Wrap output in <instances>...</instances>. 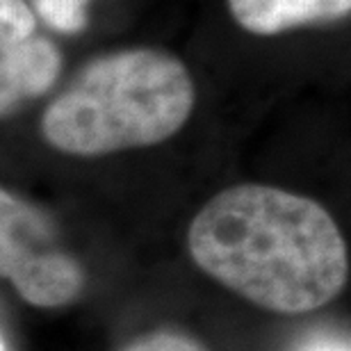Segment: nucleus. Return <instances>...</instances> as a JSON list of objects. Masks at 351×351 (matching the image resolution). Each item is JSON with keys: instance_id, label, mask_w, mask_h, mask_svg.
Instances as JSON below:
<instances>
[{"instance_id": "nucleus-1", "label": "nucleus", "mask_w": 351, "mask_h": 351, "mask_svg": "<svg viewBox=\"0 0 351 351\" xmlns=\"http://www.w3.org/2000/svg\"><path fill=\"white\" fill-rule=\"evenodd\" d=\"M187 247L210 278L278 315L319 311L349 278L347 242L331 213L261 182L215 194L189 223Z\"/></svg>"}, {"instance_id": "nucleus-8", "label": "nucleus", "mask_w": 351, "mask_h": 351, "mask_svg": "<svg viewBox=\"0 0 351 351\" xmlns=\"http://www.w3.org/2000/svg\"><path fill=\"white\" fill-rule=\"evenodd\" d=\"M301 351H349V342L338 338H315Z\"/></svg>"}, {"instance_id": "nucleus-6", "label": "nucleus", "mask_w": 351, "mask_h": 351, "mask_svg": "<svg viewBox=\"0 0 351 351\" xmlns=\"http://www.w3.org/2000/svg\"><path fill=\"white\" fill-rule=\"evenodd\" d=\"M91 0H32L34 10L58 32H80L87 25V5Z\"/></svg>"}, {"instance_id": "nucleus-3", "label": "nucleus", "mask_w": 351, "mask_h": 351, "mask_svg": "<svg viewBox=\"0 0 351 351\" xmlns=\"http://www.w3.org/2000/svg\"><path fill=\"white\" fill-rule=\"evenodd\" d=\"M0 278L37 308L73 304L87 274L60 237L55 221L30 201L0 185Z\"/></svg>"}, {"instance_id": "nucleus-4", "label": "nucleus", "mask_w": 351, "mask_h": 351, "mask_svg": "<svg viewBox=\"0 0 351 351\" xmlns=\"http://www.w3.org/2000/svg\"><path fill=\"white\" fill-rule=\"evenodd\" d=\"M62 73L55 41L37 32L25 0H0V119L48 94Z\"/></svg>"}, {"instance_id": "nucleus-7", "label": "nucleus", "mask_w": 351, "mask_h": 351, "mask_svg": "<svg viewBox=\"0 0 351 351\" xmlns=\"http://www.w3.org/2000/svg\"><path fill=\"white\" fill-rule=\"evenodd\" d=\"M123 351H208L199 340L176 331H156L130 342Z\"/></svg>"}, {"instance_id": "nucleus-2", "label": "nucleus", "mask_w": 351, "mask_h": 351, "mask_svg": "<svg viewBox=\"0 0 351 351\" xmlns=\"http://www.w3.org/2000/svg\"><path fill=\"white\" fill-rule=\"evenodd\" d=\"M194 103L185 62L160 48H125L80 69L46 108L41 135L75 158L146 149L180 132Z\"/></svg>"}, {"instance_id": "nucleus-9", "label": "nucleus", "mask_w": 351, "mask_h": 351, "mask_svg": "<svg viewBox=\"0 0 351 351\" xmlns=\"http://www.w3.org/2000/svg\"><path fill=\"white\" fill-rule=\"evenodd\" d=\"M0 351H5V345H3V340H0Z\"/></svg>"}, {"instance_id": "nucleus-5", "label": "nucleus", "mask_w": 351, "mask_h": 351, "mask_svg": "<svg viewBox=\"0 0 351 351\" xmlns=\"http://www.w3.org/2000/svg\"><path fill=\"white\" fill-rule=\"evenodd\" d=\"M235 23L258 37L345 19L351 0H228Z\"/></svg>"}]
</instances>
